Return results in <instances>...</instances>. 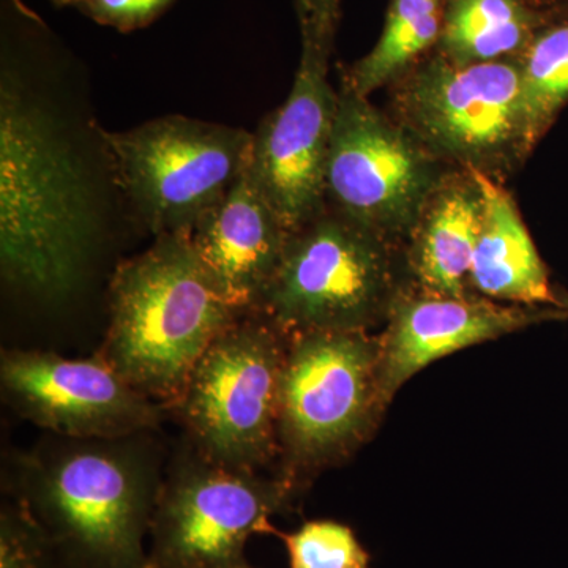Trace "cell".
Masks as SVG:
<instances>
[{
	"label": "cell",
	"mask_w": 568,
	"mask_h": 568,
	"mask_svg": "<svg viewBox=\"0 0 568 568\" xmlns=\"http://www.w3.org/2000/svg\"><path fill=\"white\" fill-rule=\"evenodd\" d=\"M0 568H58L50 538L28 507L10 496L0 508Z\"/></svg>",
	"instance_id": "44dd1931"
},
{
	"label": "cell",
	"mask_w": 568,
	"mask_h": 568,
	"mask_svg": "<svg viewBox=\"0 0 568 568\" xmlns=\"http://www.w3.org/2000/svg\"><path fill=\"white\" fill-rule=\"evenodd\" d=\"M0 388L10 409L51 435L111 439L159 432L170 417L99 354L69 361L48 351H3Z\"/></svg>",
	"instance_id": "8fae6325"
},
{
	"label": "cell",
	"mask_w": 568,
	"mask_h": 568,
	"mask_svg": "<svg viewBox=\"0 0 568 568\" xmlns=\"http://www.w3.org/2000/svg\"><path fill=\"white\" fill-rule=\"evenodd\" d=\"M387 89L388 112L446 166L506 183L528 162L519 58L455 63L433 50Z\"/></svg>",
	"instance_id": "52a82bcc"
},
{
	"label": "cell",
	"mask_w": 568,
	"mask_h": 568,
	"mask_svg": "<svg viewBox=\"0 0 568 568\" xmlns=\"http://www.w3.org/2000/svg\"><path fill=\"white\" fill-rule=\"evenodd\" d=\"M155 433H48L11 457L9 496L39 521L58 568H148L145 540L168 462Z\"/></svg>",
	"instance_id": "6da1fadb"
},
{
	"label": "cell",
	"mask_w": 568,
	"mask_h": 568,
	"mask_svg": "<svg viewBox=\"0 0 568 568\" xmlns=\"http://www.w3.org/2000/svg\"><path fill=\"white\" fill-rule=\"evenodd\" d=\"M290 231L248 171L196 224L197 257L237 312L260 308L274 278Z\"/></svg>",
	"instance_id": "5bb4252c"
},
{
	"label": "cell",
	"mask_w": 568,
	"mask_h": 568,
	"mask_svg": "<svg viewBox=\"0 0 568 568\" xmlns=\"http://www.w3.org/2000/svg\"><path fill=\"white\" fill-rule=\"evenodd\" d=\"M519 63L526 145L532 153L568 104V18L541 28Z\"/></svg>",
	"instance_id": "d6986e66"
},
{
	"label": "cell",
	"mask_w": 568,
	"mask_h": 568,
	"mask_svg": "<svg viewBox=\"0 0 568 568\" xmlns=\"http://www.w3.org/2000/svg\"><path fill=\"white\" fill-rule=\"evenodd\" d=\"M305 489L275 470L216 465L183 439L170 454L149 532L148 568H256L253 536H274Z\"/></svg>",
	"instance_id": "ba28073f"
},
{
	"label": "cell",
	"mask_w": 568,
	"mask_h": 568,
	"mask_svg": "<svg viewBox=\"0 0 568 568\" xmlns=\"http://www.w3.org/2000/svg\"><path fill=\"white\" fill-rule=\"evenodd\" d=\"M484 186L473 170H454L429 194L405 244L407 278L428 293L474 294L469 276L484 215Z\"/></svg>",
	"instance_id": "9a60e30c"
},
{
	"label": "cell",
	"mask_w": 568,
	"mask_h": 568,
	"mask_svg": "<svg viewBox=\"0 0 568 568\" xmlns=\"http://www.w3.org/2000/svg\"><path fill=\"white\" fill-rule=\"evenodd\" d=\"M448 168L390 112L339 84L327 205L403 246Z\"/></svg>",
	"instance_id": "30bf717a"
},
{
	"label": "cell",
	"mask_w": 568,
	"mask_h": 568,
	"mask_svg": "<svg viewBox=\"0 0 568 568\" xmlns=\"http://www.w3.org/2000/svg\"><path fill=\"white\" fill-rule=\"evenodd\" d=\"M556 298H558V305L567 310L568 313V291L560 284H556Z\"/></svg>",
	"instance_id": "cb8c5ba5"
},
{
	"label": "cell",
	"mask_w": 568,
	"mask_h": 568,
	"mask_svg": "<svg viewBox=\"0 0 568 568\" xmlns=\"http://www.w3.org/2000/svg\"><path fill=\"white\" fill-rule=\"evenodd\" d=\"M302 36L332 44L338 22L339 0H297Z\"/></svg>",
	"instance_id": "603a6c76"
},
{
	"label": "cell",
	"mask_w": 568,
	"mask_h": 568,
	"mask_svg": "<svg viewBox=\"0 0 568 568\" xmlns=\"http://www.w3.org/2000/svg\"><path fill=\"white\" fill-rule=\"evenodd\" d=\"M386 409L377 335H290L280 386L275 473L305 489L323 470L342 465L364 446Z\"/></svg>",
	"instance_id": "5b68a950"
},
{
	"label": "cell",
	"mask_w": 568,
	"mask_h": 568,
	"mask_svg": "<svg viewBox=\"0 0 568 568\" xmlns=\"http://www.w3.org/2000/svg\"><path fill=\"white\" fill-rule=\"evenodd\" d=\"M290 335L253 312L213 339L168 407L183 439L235 470H274L278 462L280 386Z\"/></svg>",
	"instance_id": "8992f818"
},
{
	"label": "cell",
	"mask_w": 568,
	"mask_h": 568,
	"mask_svg": "<svg viewBox=\"0 0 568 568\" xmlns=\"http://www.w3.org/2000/svg\"><path fill=\"white\" fill-rule=\"evenodd\" d=\"M440 2H444V0H440Z\"/></svg>",
	"instance_id": "484cf974"
},
{
	"label": "cell",
	"mask_w": 568,
	"mask_h": 568,
	"mask_svg": "<svg viewBox=\"0 0 568 568\" xmlns=\"http://www.w3.org/2000/svg\"><path fill=\"white\" fill-rule=\"evenodd\" d=\"M290 568H372V556L351 526L334 519L305 521L294 532L275 529Z\"/></svg>",
	"instance_id": "ffe728a7"
},
{
	"label": "cell",
	"mask_w": 568,
	"mask_h": 568,
	"mask_svg": "<svg viewBox=\"0 0 568 568\" xmlns=\"http://www.w3.org/2000/svg\"><path fill=\"white\" fill-rule=\"evenodd\" d=\"M100 224L84 164L61 126L10 82L0 92V263L7 282L44 301L88 274Z\"/></svg>",
	"instance_id": "7a4b0ae2"
},
{
	"label": "cell",
	"mask_w": 568,
	"mask_h": 568,
	"mask_svg": "<svg viewBox=\"0 0 568 568\" xmlns=\"http://www.w3.org/2000/svg\"><path fill=\"white\" fill-rule=\"evenodd\" d=\"M407 283L403 246L327 205L290 233L257 312L287 335L368 332Z\"/></svg>",
	"instance_id": "277c9868"
},
{
	"label": "cell",
	"mask_w": 568,
	"mask_h": 568,
	"mask_svg": "<svg viewBox=\"0 0 568 568\" xmlns=\"http://www.w3.org/2000/svg\"><path fill=\"white\" fill-rule=\"evenodd\" d=\"M62 2H71V0H62Z\"/></svg>",
	"instance_id": "d4e9b609"
},
{
	"label": "cell",
	"mask_w": 568,
	"mask_h": 568,
	"mask_svg": "<svg viewBox=\"0 0 568 568\" xmlns=\"http://www.w3.org/2000/svg\"><path fill=\"white\" fill-rule=\"evenodd\" d=\"M332 44L302 36L290 95L253 133L250 174L290 233L327 207V166L338 91L328 81Z\"/></svg>",
	"instance_id": "7c38bea8"
},
{
	"label": "cell",
	"mask_w": 568,
	"mask_h": 568,
	"mask_svg": "<svg viewBox=\"0 0 568 568\" xmlns=\"http://www.w3.org/2000/svg\"><path fill=\"white\" fill-rule=\"evenodd\" d=\"M568 320L558 305H517L428 293L407 283L395 298L379 339V386L386 406L410 377L466 349L525 331L532 325Z\"/></svg>",
	"instance_id": "4fadbf2b"
},
{
	"label": "cell",
	"mask_w": 568,
	"mask_h": 568,
	"mask_svg": "<svg viewBox=\"0 0 568 568\" xmlns=\"http://www.w3.org/2000/svg\"><path fill=\"white\" fill-rule=\"evenodd\" d=\"M100 136L115 182L155 237L193 233L252 163L253 133L185 115Z\"/></svg>",
	"instance_id": "9c48e42d"
},
{
	"label": "cell",
	"mask_w": 568,
	"mask_h": 568,
	"mask_svg": "<svg viewBox=\"0 0 568 568\" xmlns=\"http://www.w3.org/2000/svg\"><path fill=\"white\" fill-rule=\"evenodd\" d=\"M108 301L110 325L97 354L166 410L213 339L246 315L213 283L192 233L159 235L145 252L119 264Z\"/></svg>",
	"instance_id": "3957f363"
},
{
	"label": "cell",
	"mask_w": 568,
	"mask_h": 568,
	"mask_svg": "<svg viewBox=\"0 0 568 568\" xmlns=\"http://www.w3.org/2000/svg\"><path fill=\"white\" fill-rule=\"evenodd\" d=\"M540 29L530 0H447L435 50L455 63L519 58Z\"/></svg>",
	"instance_id": "e0dca14e"
},
{
	"label": "cell",
	"mask_w": 568,
	"mask_h": 568,
	"mask_svg": "<svg viewBox=\"0 0 568 568\" xmlns=\"http://www.w3.org/2000/svg\"><path fill=\"white\" fill-rule=\"evenodd\" d=\"M480 181L484 215L470 265V290L503 304L558 305L556 284L514 196L504 182L485 174Z\"/></svg>",
	"instance_id": "2e32d148"
},
{
	"label": "cell",
	"mask_w": 568,
	"mask_h": 568,
	"mask_svg": "<svg viewBox=\"0 0 568 568\" xmlns=\"http://www.w3.org/2000/svg\"><path fill=\"white\" fill-rule=\"evenodd\" d=\"M92 10L100 20L134 28L152 20L171 0H91Z\"/></svg>",
	"instance_id": "7402d4cb"
},
{
	"label": "cell",
	"mask_w": 568,
	"mask_h": 568,
	"mask_svg": "<svg viewBox=\"0 0 568 568\" xmlns=\"http://www.w3.org/2000/svg\"><path fill=\"white\" fill-rule=\"evenodd\" d=\"M443 17L440 0H392L379 40L343 74V84L368 99L394 84L435 50Z\"/></svg>",
	"instance_id": "ac0fdd59"
}]
</instances>
